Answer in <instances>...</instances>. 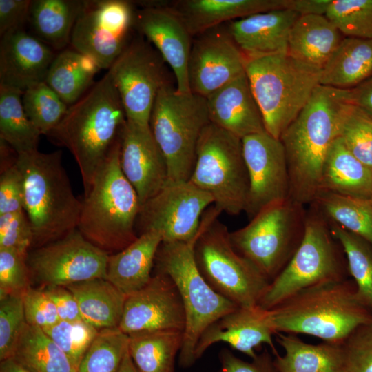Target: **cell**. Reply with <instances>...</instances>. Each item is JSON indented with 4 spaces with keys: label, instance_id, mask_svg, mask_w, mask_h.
Wrapping results in <instances>:
<instances>
[{
    "label": "cell",
    "instance_id": "11",
    "mask_svg": "<svg viewBox=\"0 0 372 372\" xmlns=\"http://www.w3.org/2000/svg\"><path fill=\"white\" fill-rule=\"evenodd\" d=\"M307 210L291 199L273 203L229 233L235 249L270 282L284 269L299 247L304 232Z\"/></svg>",
    "mask_w": 372,
    "mask_h": 372
},
{
    "label": "cell",
    "instance_id": "2",
    "mask_svg": "<svg viewBox=\"0 0 372 372\" xmlns=\"http://www.w3.org/2000/svg\"><path fill=\"white\" fill-rule=\"evenodd\" d=\"M126 121L120 95L107 71L78 101L69 106L61 121L48 135L73 155L82 177L84 195L120 139Z\"/></svg>",
    "mask_w": 372,
    "mask_h": 372
},
{
    "label": "cell",
    "instance_id": "23",
    "mask_svg": "<svg viewBox=\"0 0 372 372\" xmlns=\"http://www.w3.org/2000/svg\"><path fill=\"white\" fill-rule=\"evenodd\" d=\"M1 37L0 85L23 92L45 81L56 56L52 48L23 28Z\"/></svg>",
    "mask_w": 372,
    "mask_h": 372
},
{
    "label": "cell",
    "instance_id": "38",
    "mask_svg": "<svg viewBox=\"0 0 372 372\" xmlns=\"http://www.w3.org/2000/svg\"><path fill=\"white\" fill-rule=\"evenodd\" d=\"M311 204L328 220L360 236L372 246L371 200L321 191Z\"/></svg>",
    "mask_w": 372,
    "mask_h": 372
},
{
    "label": "cell",
    "instance_id": "42",
    "mask_svg": "<svg viewBox=\"0 0 372 372\" xmlns=\"http://www.w3.org/2000/svg\"><path fill=\"white\" fill-rule=\"evenodd\" d=\"M325 16L344 37L372 39V0H333Z\"/></svg>",
    "mask_w": 372,
    "mask_h": 372
},
{
    "label": "cell",
    "instance_id": "46",
    "mask_svg": "<svg viewBox=\"0 0 372 372\" xmlns=\"http://www.w3.org/2000/svg\"><path fill=\"white\" fill-rule=\"evenodd\" d=\"M341 346L343 372H372V320L356 327Z\"/></svg>",
    "mask_w": 372,
    "mask_h": 372
},
{
    "label": "cell",
    "instance_id": "35",
    "mask_svg": "<svg viewBox=\"0 0 372 372\" xmlns=\"http://www.w3.org/2000/svg\"><path fill=\"white\" fill-rule=\"evenodd\" d=\"M184 331L159 330L129 335L128 351L139 372H174Z\"/></svg>",
    "mask_w": 372,
    "mask_h": 372
},
{
    "label": "cell",
    "instance_id": "25",
    "mask_svg": "<svg viewBox=\"0 0 372 372\" xmlns=\"http://www.w3.org/2000/svg\"><path fill=\"white\" fill-rule=\"evenodd\" d=\"M210 122L242 138L265 132L262 116L246 73L206 97Z\"/></svg>",
    "mask_w": 372,
    "mask_h": 372
},
{
    "label": "cell",
    "instance_id": "18",
    "mask_svg": "<svg viewBox=\"0 0 372 372\" xmlns=\"http://www.w3.org/2000/svg\"><path fill=\"white\" fill-rule=\"evenodd\" d=\"M185 313L179 291L167 275L154 272L149 282L127 296L118 328L128 335L146 331H184Z\"/></svg>",
    "mask_w": 372,
    "mask_h": 372
},
{
    "label": "cell",
    "instance_id": "27",
    "mask_svg": "<svg viewBox=\"0 0 372 372\" xmlns=\"http://www.w3.org/2000/svg\"><path fill=\"white\" fill-rule=\"evenodd\" d=\"M287 4L288 0H185L178 1L172 9L192 36L227 21L287 8Z\"/></svg>",
    "mask_w": 372,
    "mask_h": 372
},
{
    "label": "cell",
    "instance_id": "52",
    "mask_svg": "<svg viewBox=\"0 0 372 372\" xmlns=\"http://www.w3.org/2000/svg\"><path fill=\"white\" fill-rule=\"evenodd\" d=\"M31 0H0V35L23 28L28 20Z\"/></svg>",
    "mask_w": 372,
    "mask_h": 372
},
{
    "label": "cell",
    "instance_id": "45",
    "mask_svg": "<svg viewBox=\"0 0 372 372\" xmlns=\"http://www.w3.org/2000/svg\"><path fill=\"white\" fill-rule=\"evenodd\" d=\"M23 295L0 296V360L12 356L18 340L27 324Z\"/></svg>",
    "mask_w": 372,
    "mask_h": 372
},
{
    "label": "cell",
    "instance_id": "5",
    "mask_svg": "<svg viewBox=\"0 0 372 372\" xmlns=\"http://www.w3.org/2000/svg\"><path fill=\"white\" fill-rule=\"evenodd\" d=\"M120 139L84 195L77 227L88 241L109 255L137 238L136 223L141 206L136 190L121 169Z\"/></svg>",
    "mask_w": 372,
    "mask_h": 372
},
{
    "label": "cell",
    "instance_id": "29",
    "mask_svg": "<svg viewBox=\"0 0 372 372\" xmlns=\"http://www.w3.org/2000/svg\"><path fill=\"white\" fill-rule=\"evenodd\" d=\"M344 37L325 15L300 16L290 30L288 54L322 70Z\"/></svg>",
    "mask_w": 372,
    "mask_h": 372
},
{
    "label": "cell",
    "instance_id": "56",
    "mask_svg": "<svg viewBox=\"0 0 372 372\" xmlns=\"http://www.w3.org/2000/svg\"><path fill=\"white\" fill-rule=\"evenodd\" d=\"M0 372H30L13 358H10L0 364Z\"/></svg>",
    "mask_w": 372,
    "mask_h": 372
},
{
    "label": "cell",
    "instance_id": "10",
    "mask_svg": "<svg viewBox=\"0 0 372 372\" xmlns=\"http://www.w3.org/2000/svg\"><path fill=\"white\" fill-rule=\"evenodd\" d=\"M210 123L205 97L178 92L167 83L159 90L149 127L167 163V183L189 180L198 140Z\"/></svg>",
    "mask_w": 372,
    "mask_h": 372
},
{
    "label": "cell",
    "instance_id": "32",
    "mask_svg": "<svg viewBox=\"0 0 372 372\" xmlns=\"http://www.w3.org/2000/svg\"><path fill=\"white\" fill-rule=\"evenodd\" d=\"M372 76V39L344 37L322 69L320 85L355 87Z\"/></svg>",
    "mask_w": 372,
    "mask_h": 372
},
{
    "label": "cell",
    "instance_id": "16",
    "mask_svg": "<svg viewBox=\"0 0 372 372\" xmlns=\"http://www.w3.org/2000/svg\"><path fill=\"white\" fill-rule=\"evenodd\" d=\"M136 12L130 1H88L72 32V48L108 69L129 44Z\"/></svg>",
    "mask_w": 372,
    "mask_h": 372
},
{
    "label": "cell",
    "instance_id": "13",
    "mask_svg": "<svg viewBox=\"0 0 372 372\" xmlns=\"http://www.w3.org/2000/svg\"><path fill=\"white\" fill-rule=\"evenodd\" d=\"M109 254L88 241L76 229L64 237L32 249L27 264L32 280L40 287L63 286L106 278Z\"/></svg>",
    "mask_w": 372,
    "mask_h": 372
},
{
    "label": "cell",
    "instance_id": "26",
    "mask_svg": "<svg viewBox=\"0 0 372 372\" xmlns=\"http://www.w3.org/2000/svg\"><path fill=\"white\" fill-rule=\"evenodd\" d=\"M163 242L154 231L144 232L121 251L109 255L106 279L127 296L145 286L152 277L155 258Z\"/></svg>",
    "mask_w": 372,
    "mask_h": 372
},
{
    "label": "cell",
    "instance_id": "22",
    "mask_svg": "<svg viewBox=\"0 0 372 372\" xmlns=\"http://www.w3.org/2000/svg\"><path fill=\"white\" fill-rule=\"evenodd\" d=\"M269 310L259 305L238 307L209 326L200 335L194 351L196 361L212 344L225 342L251 359L256 357L255 349L261 344L269 345L274 353L277 350L272 336Z\"/></svg>",
    "mask_w": 372,
    "mask_h": 372
},
{
    "label": "cell",
    "instance_id": "8",
    "mask_svg": "<svg viewBox=\"0 0 372 372\" xmlns=\"http://www.w3.org/2000/svg\"><path fill=\"white\" fill-rule=\"evenodd\" d=\"M214 205L203 215L194 245L196 265L218 293L238 307L258 305L270 281L234 247L229 231Z\"/></svg>",
    "mask_w": 372,
    "mask_h": 372
},
{
    "label": "cell",
    "instance_id": "50",
    "mask_svg": "<svg viewBox=\"0 0 372 372\" xmlns=\"http://www.w3.org/2000/svg\"><path fill=\"white\" fill-rule=\"evenodd\" d=\"M23 209V180L17 163L1 172L0 215Z\"/></svg>",
    "mask_w": 372,
    "mask_h": 372
},
{
    "label": "cell",
    "instance_id": "47",
    "mask_svg": "<svg viewBox=\"0 0 372 372\" xmlns=\"http://www.w3.org/2000/svg\"><path fill=\"white\" fill-rule=\"evenodd\" d=\"M27 255L14 249L0 248V296L20 294L31 287Z\"/></svg>",
    "mask_w": 372,
    "mask_h": 372
},
{
    "label": "cell",
    "instance_id": "7",
    "mask_svg": "<svg viewBox=\"0 0 372 372\" xmlns=\"http://www.w3.org/2000/svg\"><path fill=\"white\" fill-rule=\"evenodd\" d=\"M198 234L187 242H162L154 267V272L172 279L183 301L186 322L179 364L185 368L196 362L195 348L205 329L238 307L215 291L201 275L194 258Z\"/></svg>",
    "mask_w": 372,
    "mask_h": 372
},
{
    "label": "cell",
    "instance_id": "19",
    "mask_svg": "<svg viewBox=\"0 0 372 372\" xmlns=\"http://www.w3.org/2000/svg\"><path fill=\"white\" fill-rule=\"evenodd\" d=\"M214 28L192 43L188 61L190 92L205 98L245 72L246 56L228 30Z\"/></svg>",
    "mask_w": 372,
    "mask_h": 372
},
{
    "label": "cell",
    "instance_id": "12",
    "mask_svg": "<svg viewBox=\"0 0 372 372\" xmlns=\"http://www.w3.org/2000/svg\"><path fill=\"white\" fill-rule=\"evenodd\" d=\"M189 181L208 193L222 212L236 216L245 211L249 182L242 138L209 123L198 140Z\"/></svg>",
    "mask_w": 372,
    "mask_h": 372
},
{
    "label": "cell",
    "instance_id": "9",
    "mask_svg": "<svg viewBox=\"0 0 372 372\" xmlns=\"http://www.w3.org/2000/svg\"><path fill=\"white\" fill-rule=\"evenodd\" d=\"M344 252L327 218L313 205L307 210L302 240L284 269L269 283L258 305L269 310L307 287L347 279Z\"/></svg>",
    "mask_w": 372,
    "mask_h": 372
},
{
    "label": "cell",
    "instance_id": "49",
    "mask_svg": "<svg viewBox=\"0 0 372 372\" xmlns=\"http://www.w3.org/2000/svg\"><path fill=\"white\" fill-rule=\"evenodd\" d=\"M22 296L27 324L45 329L60 320L53 302L42 287H30Z\"/></svg>",
    "mask_w": 372,
    "mask_h": 372
},
{
    "label": "cell",
    "instance_id": "4",
    "mask_svg": "<svg viewBox=\"0 0 372 372\" xmlns=\"http://www.w3.org/2000/svg\"><path fill=\"white\" fill-rule=\"evenodd\" d=\"M17 165L23 180V209L33 232L32 249L77 229L82 200L72 191L62 165V152L19 154Z\"/></svg>",
    "mask_w": 372,
    "mask_h": 372
},
{
    "label": "cell",
    "instance_id": "6",
    "mask_svg": "<svg viewBox=\"0 0 372 372\" xmlns=\"http://www.w3.org/2000/svg\"><path fill=\"white\" fill-rule=\"evenodd\" d=\"M321 72L288 53L246 58L245 73L267 133L280 138L320 85Z\"/></svg>",
    "mask_w": 372,
    "mask_h": 372
},
{
    "label": "cell",
    "instance_id": "55",
    "mask_svg": "<svg viewBox=\"0 0 372 372\" xmlns=\"http://www.w3.org/2000/svg\"><path fill=\"white\" fill-rule=\"evenodd\" d=\"M332 0H288L287 8L300 16L326 15Z\"/></svg>",
    "mask_w": 372,
    "mask_h": 372
},
{
    "label": "cell",
    "instance_id": "40",
    "mask_svg": "<svg viewBox=\"0 0 372 372\" xmlns=\"http://www.w3.org/2000/svg\"><path fill=\"white\" fill-rule=\"evenodd\" d=\"M128 344L129 335L118 327L99 330L77 372H117Z\"/></svg>",
    "mask_w": 372,
    "mask_h": 372
},
{
    "label": "cell",
    "instance_id": "58",
    "mask_svg": "<svg viewBox=\"0 0 372 372\" xmlns=\"http://www.w3.org/2000/svg\"><path fill=\"white\" fill-rule=\"evenodd\" d=\"M371 201H372V199H371Z\"/></svg>",
    "mask_w": 372,
    "mask_h": 372
},
{
    "label": "cell",
    "instance_id": "36",
    "mask_svg": "<svg viewBox=\"0 0 372 372\" xmlns=\"http://www.w3.org/2000/svg\"><path fill=\"white\" fill-rule=\"evenodd\" d=\"M23 92L0 85V139L18 154L37 150L41 135L25 114Z\"/></svg>",
    "mask_w": 372,
    "mask_h": 372
},
{
    "label": "cell",
    "instance_id": "41",
    "mask_svg": "<svg viewBox=\"0 0 372 372\" xmlns=\"http://www.w3.org/2000/svg\"><path fill=\"white\" fill-rule=\"evenodd\" d=\"M22 103L28 118L41 134L47 136L61 121L69 107L45 81L24 90Z\"/></svg>",
    "mask_w": 372,
    "mask_h": 372
},
{
    "label": "cell",
    "instance_id": "44",
    "mask_svg": "<svg viewBox=\"0 0 372 372\" xmlns=\"http://www.w3.org/2000/svg\"><path fill=\"white\" fill-rule=\"evenodd\" d=\"M340 136L359 161L372 168V116L349 104L344 116Z\"/></svg>",
    "mask_w": 372,
    "mask_h": 372
},
{
    "label": "cell",
    "instance_id": "17",
    "mask_svg": "<svg viewBox=\"0 0 372 372\" xmlns=\"http://www.w3.org/2000/svg\"><path fill=\"white\" fill-rule=\"evenodd\" d=\"M249 176L245 212L251 219L260 210L289 198L290 182L284 146L266 131L242 138Z\"/></svg>",
    "mask_w": 372,
    "mask_h": 372
},
{
    "label": "cell",
    "instance_id": "1",
    "mask_svg": "<svg viewBox=\"0 0 372 372\" xmlns=\"http://www.w3.org/2000/svg\"><path fill=\"white\" fill-rule=\"evenodd\" d=\"M350 104L349 90L319 85L309 101L280 137L290 182L289 199L311 205L320 192L323 165L340 136Z\"/></svg>",
    "mask_w": 372,
    "mask_h": 372
},
{
    "label": "cell",
    "instance_id": "3",
    "mask_svg": "<svg viewBox=\"0 0 372 372\" xmlns=\"http://www.w3.org/2000/svg\"><path fill=\"white\" fill-rule=\"evenodd\" d=\"M276 333H303L323 342L342 344L372 315L358 302L353 280L318 284L304 289L269 310Z\"/></svg>",
    "mask_w": 372,
    "mask_h": 372
},
{
    "label": "cell",
    "instance_id": "21",
    "mask_svg": "<svg viewBox=\"0 0 372 372\" xmlns=\"http://www.w3.org/2000/svg\"><path fill=\"white\" fill-rule=\"evenodd\" d=\"M134 27L171 67L176 90L190 92L187 68L192 34L181 17L172 8L149 6L136 13Z\"/></svg>",
    "mask_w": 372,
    "mask_h": 372
},
{
    "label": "cell",
    "instance_id": "30",
    "mask_svg": "<svg viewBox=\"0 0 372 372\" xmlns=\"http://www.w3.org/2000/svg\"><path fill=\"white\" fill-rule=\"evenodd\" d=\"M277 342L285 353L276 354V372H343L341 344L304 342L296 334L277 333Z\"/></svg>",
    "mask_w": 372,
    "mask_h": 372
},
{
    "label": "cell",
    "instance_id": "28",
    "mask_svg": "<svg viewBox=\"0 0 372 372\" xmlns=\"http://www.w3.org/2000/svg\"><path fill=\"white\" fill-rule=\"evenodd\" d=\"M321 191L372 199V168L355 157L340 136L333 142L327 154L320 180Z\"/></svg>",
    "mask_w": 372,
    "mask_h": 372
},
{
    "label": "cell",
    "instance_id": "15",
    "mask_svg": "<svg viewBox=\"0 0 372 372\" xmlns=\"http://www.w3.org/2000/svg\"><path fill=\"white\" fill-rule=\"evenodd\" d=\"M164 63L158 51L138 37L130 41L109 68L127 121L149 125L156 95L167 83Z\"/></svg>",
    "mask_w": 372,
    "mask_h": 372
},
{
    "label": "cell",
    "instance_id": "53",
    "mask_svg": "<svg viewBox=\"0 0 372 372\" xmlns=\"http://www.w3.org/2000/svg\"><path fill=\"white\" fill-rule=\"evenodd\" d=\"M42 288L53 302L60 320H82L77 301L66 287L49 286Z\"/></svg>",
    "mask_w": 372,
    "mask_h": 372
},
{
    "label": "cell",
    "instance_id": "39",
    "mask_svg": "<svg viewBox=\"0 0 372 372\" xmlns=\"http://www.w3.org/2000/svg\"><path fill=\"white\" fill-rule=\"evenodd\" d=\"M328 221L333 236L344 252L349 273L355 285L356 299L372 315V246L360 236Z\"/></svg>",
    "mask_w": 372,
    "mask_h": 372
},
{
    "label": "cell",
    "instance_id": "34",
    "mask_svg": "<svg viewBox=\"0 0 372 372\" xmlns=\"http://www.w3.org/2000/svg\"><path fill=\"white\" fill-rule=\"evenodd\" d=\"M100 70L90 56L73 48L65 49L56 55L45 81L70 106L94 85V77Z\"/></svg>",
    "mask_w": 372,
    "mask_h": 372
},
{
    "label": "cell",
    "instance_id": "57",
    "mask_svg": "<svg viewBox=\"0 0 372 372\" xmlns=\"http://www.w3.org/2000/svg\"><path fill=\"white\" fill-rule=\"evenodd\" d=\"M117 372H139L132 361L129 351L125 353Z\"/></svg>",
    "mask_w": 372,
    "mask_h": 372
},
{
    "label": "cell",
    "instance_id": "43",
    "mask_svg": "<svg viewBox=\"0 0 372 372\" xmlns=\"http://www.w3.org/2000/svg\"><path fill=\"white\" fill-rule=\"evenodd\" d=\"M42 330L66 355L76 372L85 353L99 332L83 320H59Z\"/></svg>",
    "mask_w": 372,
    "mask_h": 372
},
{
    "label": "cell",
    "instance_id": "20",
    "mask_svg": "<svg viewBox=\"0 0 372 372\" xmlns=\"http://www.w3.org/2000/svg\"><path fill=\"white\" fill-rule=\"evenodd\" d=\"M120 166L136 190L141 205L168 183L167 163L149 125L127 120L121 134Z\"/></svg>",
    "mask_w": 372,
    "mask_h": 372
},
{
    "label": "cell",
    "instance_id": "37",
    "mask_svg": "<svg viewBox=\"0 0 372 372\" xmlns=\"http://www.w3.org/2000/svg\"><path fill=\"white\" fill-rule=\"evenodd\" d=\"M11 358L30 372H76L59 347L37 327H25Z\"/></svg>",
    "mask_w": 372,
    "mask_h": 372
},
{
    "label": "cell",
    "instance_id": "14",
    "mask_svg": "<svg viewBox=\"0 0 372 372\" xmlns=\"http://www.w3.org/2000/svg\"><path fill=\"white\" fill-rule=\"evenodd\" d=\"M213 198L190 181L169 183L141 206L137 235L154 231L163 242H187L198 234L203 214Z\"/></svg>",
    "mask_w": 372,
    "mask_h": 372
},
{
    "label": "cell",
    "instance_id": "33",
    "mask_svg": "<svg viewBox=\"0 0 372 372\" xmlns=\"http://www.w3.org/2000/svg\"><path fill=\"white\" fill-rule=\"evenodd\" d=\"M88 1L34 0L28 21L36 37L51 48L61 50L70 43L74 26Z\"/></svg>",
    "mask_w": 372,
    "mask_h": 372
},
{
    "label": "cell",
    "instance_id": "31",
    "mask_svg": "<svg viewBox=\"0 0 372 372\" xmlns=\"http://www.w3.org/2000/svg\"><path fill=\"white\" fill-rule=\"evenodd\" d=\"M76 298L82 320L98 330L119 327L127 296L106 278L66 286Z\"/></svg>",
    "mask_w": 372,
    "mask_h": 372
},
{
    "label": "cell",
    "instance_id": "51",
    "mask_svg": "<svg viewBox=\"0 0 372 372\" xmlns=\"http://www.w3.org/2000/svg\"><path fill=\"white\" fill-rule=\"evenodd\" d=\"M219 358V372H276L273 359L267 349L250 362L238 358L226 349L220 351Z\"/></svg>",
    "mask_w": 372,
    "mask_h": 372
},
{
    "label": "cell",
    "instance_id": "48",
    "mask_svg": "<svg viewBox=\"0 0 372 372\" xmlns=\"http://www.w3.org/2000/svg\"><path fill=\"white\" fill-rule=\"evenodd\" d=\"M32 242V229L24 209L0 215V248L28 255Z\"/></svg>",
    "mask_w": 372,
    "mask_h": 372
},
{
    "label": "cell",
    "instance_id": "54",
    "mask_svg": "<svg viewBox=\"0 0 372 372\" xmlns=\"http://www.w3.org/2000/svg\"><path fill=\"white\" fill-rule=\"evenodd\" d=\"M349 100L372 116V76L354 88L349 90Z\"/></svg>",
    "mask_w": 372,
    "mask_h": 372
},
{
    "label": "cell",
    "instance_id": "24",
    "mask_svg": "<svg viewBox=\"0 0 372 372\" xmlns=\"http://www.w3.org/2000/svg\"><path fill=\"white\" fill-rule=\"evenodd\" d=\"M300 17L288 8L259 12L233 21L228 32L246 58L287 54L290 30Z\"/></svg>",
    "mask_w": 372,
    "mask_h": 372
}]
</instances>
